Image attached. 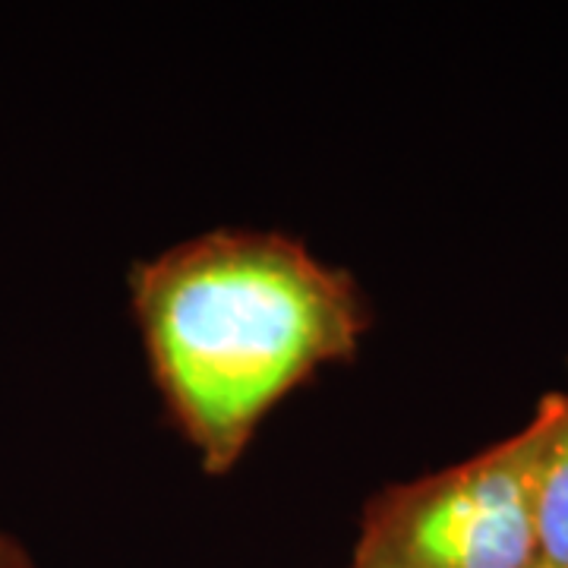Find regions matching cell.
<instances>
[{"label":"cell","instance_id":"1","mask_svg":"<svg viewBox=\"0 0 568 568\" xmlns=\"http://www.w3.org/2000/svg\"><path fill=\"white\" fill-rule=\"evenodd\" d=\"M130 306L168 420L209 477L241 465L268 414L357 361L369 297L278 231L222 227L130 268Z\"/></svg>","mask_w":568,"mask_h":568},{"label":"cell","instance_id":"2","mask_svg":"<svg viewBox=\"0 0 568 568\" xmlns=\"http://www.w3.org/2000/svg\"><path fill=\"white\" fill-rule=\"evenodd\" d=\"M552 392L518 433L462 465L373 493L347 568H530L537 547V474Z\"/></svg>","mask_w":568,"mask_h":568},{"label":"cell","instance_id":"3","mask_svg":"<svg viewBox=\"0 0 568 568\" xmlns=\"http://www.w3.org/2000/svg\"><path fill=\"white\" fill-rule=\"evenodd\" d=\"M537 547L540 559L568 566V388L552 392V417L537 474Z\"/></svg>","mask_w":568,"mask_h":568},{"label":"cell","instance_id":"4","mask_svg":"<svg viewBox=\"0 0 568 568\" xmlns=\"http://www.w3.org/2000/svg\"><path fill=\"white\" fill-rule=\"evenodd\" d=\"M0 568H41L17 537L0 534Z\"/></svg>","mask_w":568,"mask_h":568},{"label":"cell","instance_id":"5","mask_svg":"<svg viewBox=\"0 0 568 568\" xmlns=\"http://www.w3.org/2000/svg\"><path fill=\"white\" fill-rule=\"evenodd\" d=\"M530 568H568V566H552V562H544V559H537V562H534Z\"/></svg>","mask_w":568,"mask_h":568}]
</instances>
